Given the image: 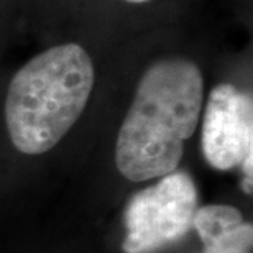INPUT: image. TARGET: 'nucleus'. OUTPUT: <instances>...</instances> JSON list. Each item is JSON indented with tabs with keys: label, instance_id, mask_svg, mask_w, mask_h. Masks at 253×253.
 I'll return each mask as SVG.
<instances>
[{
	"label": "nucleus",
	"instance_id": "obj_6",
	"mask_svg": "<svg viewBox=\"0 0 253 253\" xmlns=\"http://www.w3.org/2000/svg\"><path fill=\"white\" fill-rule=\"evenodd\" d=\"M130 3H145V2H150V0H126Z\"/></svg>",
	"mask_w": 253,
	"mask_h": 253
},
{
	"label": "nucleus",
	"instance_id": "obj_1",
	"mask_svg": "<svg viewBox=\"0 0 253 253\" xmlns=\"http://www.w3.org/2000/svg\"><path fill=\"white\" fill-rule=\"evenodd\" d=\"M202 102L204 78L196 63L166 58L151 64L140 78L115 143V165L124 178L141 183L178 169Z\"/></svg>",
	"mask_w": 253,
	"mask_h": 253
},
{
	"label": "nucleus",
	"instance_id": "obj_4",
	"mask_svg": "<svg viewBox=\"0 0 253 253\" xmlns=\"http://www.w3.org/2000/svg\"><path fill=\"white\" fill-rule=\"evenodd\" d=\"M202 153L214 169L242 168V189L253 191V100L234 84L211 90L202 124Z\"/></svg>",
	"mask_w": 253,
	"mask_h": 253
},
{
	"label": "nucleus",
	"instance_id": "obj_2",
	"mask_svg": "<svg viewBox=\"0 0 253 253\" xmlns=\"http://www.w3.org/2000/svg\"><path fill=\"white\" fill-rule=\"evenodd\" d=\"M92 87V59L79 44H59L30 59L13 76L5 100L15 148L25 155L54 148L83 115Z\"/></svg>",
	"mask_w": 253,
	"mask_h": 253
},
{
	"label": "nucleus",
	"instance_id": "obj_3",
	"mask_svg": "<svg viewBox=\"0 0 253 253\" xmlns=\"http://www.w3.org/2000/svg\"><path fill=\"white\" fill-rule=\"evenodd\" d=\"M197 189L188 171L161 176L135 192L125 207V253H158L188 235L197 211Z\"/></svg>",
	"mask_w": 253,
	"mask_h": 253
},
{
	"label": "nucleus",
	"instance_id": "obj_5",
	"mask_svg": "<svg viewBox=\"0 0 253 253\" xmlns=\"http://www.w3.org/2000/svg\"><path fill=\"white\" fill-rule=\"evenodd\" d=\"M192 227L204 244L202 253H252L253 250V227L232 206L197 207Z\"/></svg>",
	"mask_w": 253,
	"mask_h": 253
}]
</instances>
